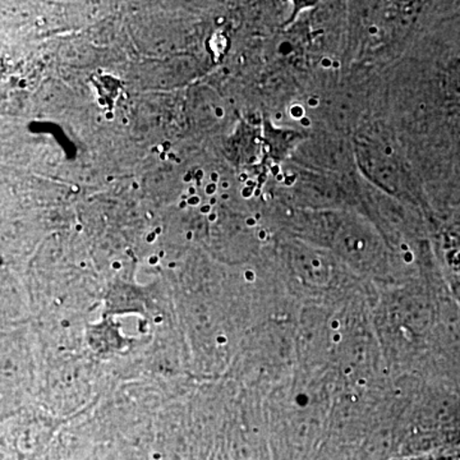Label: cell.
<instances>
[{
	"mask_svg": "<svg viewBox=\"0 0 460 460\" xmlns=\"http://www.w3.org/2000/svg\"><path fill=\"white\" fill-rule=\"evenodd\" d=\"M113 268L114 269H119L120 268V263L119 262H114L113 263Z\"/></svg>",
	"mask_w": 460,
	"mask_h": 460,
	"instance_id": "27",
	"label": "cell"
},
{
	"mask_svg": "<svg viewBox=\"0 0 460 460\" xmlns=\"http://www.w3.org/2000/svg\"><path fill=\"white\" fill-rule=\"evenodd\" d=\"M211 181H213V183H217V181H219V174L214 172L213 174H211Z\"/></svg>",
	"mask_w": 460,
	"mask_h": 460,
	"instance_id": "9",
	"label": "cell"
},
{
	"mask_svg": "<svg viewBox=\"0 0 460 460\" xmlns=\"http://www.w3.org/2000/svg\"><path fill=\"white\" fill-rule=\"evenodd\" d=\"M199 201H201V199H199L198 196H192V198H190L187 202H189V205L190 206H196L199 204Z\"/></svg>",
	"mask_w": 460,
	"mask_h": 460,
	"instance_id": "4",
	"label": "cell"
},
{
	"mask_svg": "<svg viewBox=\"0 0 460 460\" xmlns=\"http://www.w3.org/2000/svg\"><path fill=\"white\" fill-rule=\"evenodd\" d=\"M187 238L190 239L192 238V233H187Z\"/></svg>",
	"mask_w": 460,
	"mask_h": 460,
	"instance_id": "34",
	"label": "cell"
},
{
	"mask_svg": "<svg viewBox=\"0 0 460 460\" xmlns=\"http://www.w3.org/2000/svg\"><path fill=\"white\" fill-rule=\"evenodd\" d=\"M223 22H224V18H217V25H220V23H223Z\"/></svg>",
	"mask_w": 460,
	"mask_h": 460,
	"instance_id": "28",
	"label": "cell"
},
{
	"mask_svg": "<svg viewBox=\"0 0 460 460\" xmlns=\"http://www.w3.org/2000/svg\"><path fill=\"white\" fill-rule=\"evenodd\" d=\"M217 214L211 213L208 214V220H210L211 223H214L215 220H217Z\"/></svg>",
	"mask_w": 460,
	"mask_h": 460,
	"instance_id": "13",
	"label": "cell"
},
{
	"mask_svg": "<svg viewBox=\"0 0 460 460\" xmlns=\"http://www.w3.org/2000/svg\"><path fill=\"white\" fill-rule=\"evenodd\" d=\"M105 119H107V120H113L114 119V113H113V111H107V114H105Z\"/></svg>",
	"mask_w": 460,
	"mask_h": 460,
	"instance_id": "8",
	"label": "cell"
},
{
	"mask_svg": "<svg viewBox=\"0 0 460 460\" xmlns=\"http://www.w3.org/2000/svg\"><path fill=\"white\" fill-rule=\"evenodd\" d=\"M201 213L202 214H211V206L210 205L202 206Z\"/></svg>",
	"mask_w": 460,
	"mask_h": 460,
	"instance_id": "6",
	"label": "cell"
},
{
	"mask_svg": "<svg viewBox=\"0 0 460 460\" xmlns=\"http://www.w3.org/2000/svg\"><path fill=\"white\" fill-rule=\"evenodd\" d=\"M153 153H160V150H159V147L155 146V147H153Z\"/></svg>",
	"mask_w": 460,
	"mask_h": 460,
	"instance_id": "30",
	"label": "cell"
},
{
	"mask_svg": "<svg viewBox=\"0 0 460 460\" xmlns=\"http://www.w3.org/2000/svg\"><path fill=\"white\" fill-rule=\"evenodd\" d=\"M189 196L190 198H192V196H196L195 187H190V189L189 190Z\"/></svg>",
	"mask_w": 460,
	"mask_h": 460,
	"instance_id": "14",
	"label": "cell"
},
{
	"mask_svg": "<svg viewBox=\"0 0 460 460\" xmlns=\"http://www.w3.org/2000/svg\"><path fill=\"white\" fill-rule=\"evenodd\" d=\"M114 181L113 175H109V177H107L108 183H111V181Z\"/></svg>",
	"mask_w": 460,
	"mask_h": 460,
	"instance_id": "22",
	"label": "cell"
},
{
	"mask_svg": "<svg viewBox=\"0 0 460 460\" xmlns=\"http://www.w3.org/2000/svg\"><path fill=\"white\" fill-rule=\"evenodd\" d=\"M450 89L460 98V68L456 69L450 77Z\"/></svg>",
	"mask_w": 460,
	"mask_h": 460,
	"instance_id": "2",
	"label": "cell"
},
{
	"mask_svg": "<svg viewBox=\"0 0 460 460\" xmlns=\"http://www.w3.org/2000/svg\"><path fill=\"white\" fill-rule=\"evenodd\" d=\"M222 199H229L228 193H224V195L222 196Z\"/></svg>",
	"mask_w": 460,
	"mask_h": 460,
	"instance_id": "31",
	"label": "cell"
},
{
	"mask_svg": "<svg viewBox=\"0 0 460 460\" xmlns=\"http://www.w3.org/2000/svg\"><path fill=\"white\" fill-rule=\"evenodd\" d=\"M154 233H155V234H160V233H162V229L156 228L155 232H154Z\"/></svg>",
	"mask_w": 460,
	"mask_h": 460,
	"instance_id": "33",
	"label": "cell"
},
{
	"mask_svg": "<svg viewBox=\"0 0 460 460\" xmlns=\"http://www.w3.org/2000/svg\"><path fill=\"white\" fill-rule=\"evenodd\" d=\"M205 192L208 193V195H214V193L217 192V184L211 181L210 184H208V186H206Z\"/></svg>",
	"mask_w": 460,
	"mask_h": 460,
	"instance_id": "3",
	"label": "cell"
},
{
	"mask_svg": "<svg viewBox=\"0 0 460 460\" xmlns=\"http://www.w3.org/2000/svg\"><path fill=\"white\" fill-rule=\"evenodd\" d=\"M358 157L363 169H366L378 184L390 190L398 189V175L394 165L389 162V157L370 146L359 147Z\"/></svg>",
	"mask_w": 460,
	"mask_h": 460,
	"instance_id": "1",
	"label": "cell"
},
{
	"mask_svg": "<svg viewBox=\"0 0 460 460\" xmlns=\"http://www.w3.org/2000/svg\"><path fill=\"white\" fill-rule=\"evenodd\" d=\"M72 190H74V192H75V193H77V192H78V190H80V187H78V186H74V187H72Z\"/></svg>",
	"mask_w": 460,
	"mask_h": 460,
	"instance_id": "26",
	"label": "cell"
},
{
	"mask_svg": "<svg viewBox=\"0 0 460 460\" xmlns=\"http://www.w3.org/2000/svg\"><path fill=\"white\" fill-rule=\"evenodd\" d=\"M202 178H204V172H202L201 169H199V171L196 172L195 180L198 181L199 183Z\"/></svg>",
	"mask_w": 460,
	"mask_h": 460,
	"instance_id": "5",
	"label": "cell"
},
{
	"mask_svg": "<svg viewBox=\"0 0 460 460\" xmlns=\"http://www.w3.org/2000/svg\"><path fill=\"white\" fill-rule=\"evenodd\" d=\"M215 113H217V117L222 118L224 115V111L222 108H217V111H215Z\"/></svg>",
	"mask_w": 460,
	"mask_h": 460,
	"instance_id": "12",
	"label": "cell"
},
{
	"mask_svg": "<svg viewBox=\"0 0 460 460\" xmlns=\"http://www.w3.org/2000/svg\"><path fill=\"white\" fill-rule=\"evenodd\" d=\"M99 104H100V105H105V104H107V100L102 99V98H99Z\"/></svg>",
	"mask_w": 460,
	"mask_h": 460,
	"instance_id": "20",
	"label": "cell"
},
{
	"mask_svg": "<svg viewBox=\"0 0 460 460\" xmlns=\"http://www.w3.org/2000/svg\"><path fill=\"white\" fill-rule=\"evenodd\" d=\"M187 206H189V202L187 201H181L180 208H186Z\"/></svg>",
	"mask_w": 460,
	"mask_h": 460,
	"instance_id": "18",
	"label": "cell"
},
{
	"mask_svg": "<svg viewBox=\"0 0 460 460\" xmlns=\"http://www.w3.org/2000/svg\"><path fill=\"white\" fill-rule=\"evenodd\" d=\"M222 186H223L224 190H228L229 189L228 181H223Z\"/></svg>",
	"mask_w": 460,
	"mask_h": 460,
	"instance_id": "19",
	"label": "cell"
},
{
	"mask_svg": "<svg viewBox=\"0 0 460 460\" xmlns=\"http://www.w3.org/2000/svg\"><path fill=\"white\" fill-rule=\"evenodd\" d=\"M75 229H77L78 232H81V230H83V226H75Z\"/></svg>",
	"mask_w": 460,
	"mask_h": 460,
	"instance_id": "32",
	"label": "cell"
},
{
	"mask_svg": "<svg viewBox=\"0 0 460 460\" xmlns=\"http://www.w3.org/2000/svg\"><path fill=\"white\" fill-rule=\"evenodd\" d=\"M156 262H157V257H155V256L151 257L150 263H153V265H154V263H156Z\"/></svg>",
	"mask_w": 460,
	"mask_h": 460,
	"instance_id": "23",
	"label": "cell"
},
{
	"mask_svg": "<svg viewBox=\"0 0 460 460\" xmlns=\"http://www.w3.org/2000/svg\"><path fill=\"white\" fill-rule=\"evenodd\" d=\"M239 181H247V175L242 174L241 177H239Z\"/></svg>",
	"mask_w": 460,
	"mask_h": 460,
	"instance_id": "21",
	"label": "cell"
},
{
	"mask_svg": "<svg viewBox=\"0 0 460 460\" xmlns=\"http://www.w3.org/2000/svg\"><path fill=\"white\" fill-rule=\"evenodd\" d=\"M168 159L172 160V162H175V159H177V155H175L174 153H168Z\"/></svg>",
	"mask_w": 460,
	"mask_h": 460,
	"instance_id": "16",
	"label": "cell"
},
{
	"mask_svg": "<svg viewBox=\"0 0 460 460\" xmlns=\"http://www.w3.org/2000/svg\"><path fill=\"white\" fill-rule=\"evenodd\" d=\"M138 187H140V186H138V183H136V181H133L132 189H133V190H137V189H138Z\"/></svg>",
	"mask_w": 460,
	"mask_h": 460,
	"instance_id": "25",
	"label": "cell"
},
{
	"mask_svg": "<svg viewBox=\"0 0 460 460\" xmlns=\"http://www.w3.org/2000/svg\"><path fill=\"white\" fill-rule=\"evenodd\" d=\"M217 199L211 198L210 199V206H213V205L217 204Z\"/></svg>",
	"mask_w": 460,
	"mask_h": 460,
	"instance_id": "24",
	"label": "cell"
},
{
	"mask_svg": "<svg viewBox=\"0 0 460 460\" xmlns=\"http://www.w3.org/2000/svg\"><path fill=\"white\" fill-rule=\"evenodd\" d=\"M171 142H164V144H163V148H164L165 153H169V148H171Z\"/></svg>",
	"mask_w": 460,
	"mask_h": 460,
	"instance_id": "10",
	"label": "cell"
},
{
	"mask_svg": "<svg viewBox=\"0 0 460 460\" xmlns=\"http://www.w3.org/2000/svg\"><path fill=\"white\" fill-rule=\"evenodd\" d=\"M160 160H163V162H164V160L168 159V153H165V151H163V153H160Z\"/></svg>",
	"mask_w": 460,
	"mask_h": 460,
	"instance_id": "11",
	"label": "cell"
},
{
	"mask_svg": "<svg viewBox=\"0 0 460 460\" xmlns=\"http://www.w3.org/2000/svg\"><path fill=\"white\" fill-rule=\"evenodd\" d=\"M26 84H27L26 80H21L20 84H18V86H20L21 89H25Z\"/></svg>",
	"mask_w": 460,
	"mask_h": 460,
	"instance_id": "17",
	"label": "cell"
},
{
	"mask_svg": "<svg viewBox=\"0 0 460 460\" xmlns=\"http://www.w3.org/2000/svg\"><path fill=\"white\" fill-rule=\"evenodd\" d=\"M155 235H156L155 233H151V234H148L147 242H150V243H151V242H154V239H155Z\"/></svg>",
	"mask_w": 460,
	"mask_h": 460,
	"instance_id": "15",
	"label": "cell"
},
{
	"mask_svg": "<svg viewBox=\"0 0 460 460\" xmlns=\"http://www.w3.org/2000/svg\"><path fill=\"white\" fill-rule=\"evenodd\" d=\"M175 163H177V164H180L181 159H178V157H177V159H175Z\"/></svg>",
	"mask_w": 460,
	"mask_h": 460,
	"instance_id": "36",
	"label": "cell"
},
{
	"mask_svg": "<svg viewBox=\"0 0 460 460\" xmlns=\"http://www.w3.org/2000/svg\"><path fill=\"white\" fill-rule=\"evenodd\" d=\"M193 175L192 172H187L186 175L183 177V181H186V183H190V181H193Z\"/></svg>",
	"mask_w": 460,
	"mask_h": 460,
	"instance_id": "7",
	"label": "cell"
},
{
	"mask_svg": "<svg viewBox=\"0 0 460 460\" xmlns=\"http://www.w3.org/2000/svg\"><path fill=\"white\" fill-rule=\"evenodd\" d=\"M128 123V119H127V118H123V124H127Z\"/></svg>",
	"mask_w": 460,
	"mask_h": 460,
	"instance_id": "35",
	"label": "cell"
},
{
	"mask_svg": "<svg viewBox=\"0 0 460 460\" xmlns=\"http://www.w3.org/2000/svg\"><path fill=\"white\" fill-rule=\"evenodd\" d=\"M248 224H250V226H255V220L253 219H248Z\"/></svg>",
	"mask_w": 460,
	"mask_h": 460,
	"instance_id": "29",
	"label": "cell"
}]
</instances>
